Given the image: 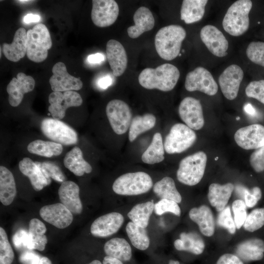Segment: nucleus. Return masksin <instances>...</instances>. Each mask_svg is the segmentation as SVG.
Instances as JSON below:
<instances>
[{"mask_svg":"<svg viewBox=\"0 0 264 264\" xmlns=\"http://www.w3.org/2000/svg\"><path fill=\"white\" fill-rule=\"evenodd\" d=\"M207 0H184L180 10V19L187 24L200 21L203 17Z\"/></svg>","mask_w":264,"mask_h":264,"instance_id":"obj_32","label":"nucleus"},{"mask_svg":"<svg viewBox=\"0 0 264 264\" xmlns=\"http://www.w3.org/2000/svg\"><path fill=\"white\" fill-rule=\"evenodd\" d=\"M106 54L113 75L121 76L128 64L127 55L123 45L115 40H109L106 45Z\"/></svg>","mask_w":264,"mask_h":264,"instance_id":"obj_21","label":"nucleus"},{"mask_svg":"<svg viewBox=\"0 0 264 264\" xmlns=\"http://www.w3.org/2000/svg\"><path fill=\"white\" fill-rule=\"evenodd\" d=\"M154 211L159 216L166 212L172 213L177 216L181 214V210L177 203L167 199H161L154 204Z\"/></svg>","mask_w":264,"mask_h":264,"instance_id":"obj_45","label":"nucleus"},{"mask_svg":"<svg viewBox=\"0 0 264 264\" xmlns=\"http://www.w3.org/2000/svg\"><path fill=\"white\" fill-rule=\"evenodd\" d=\"M218 158H219V157H218V156L216 157L215 158V160H217L218 159Z\"/></svg>","mask_w":264,"mask_h":264,"instance_id":"obj_64","label":"nucleus"},{"mask_svg":"<svg viewBox=\"0 0 264 264\" xmlns=\"http://www.w3.org/2000/svg\"><path fill=\"white\" fill-rule=\"evenodd\" d=\"M48 102L50 105L48 110L53 118L61 120L65 117L67 108L81 106L83 100L78 92L70 90L64 93L58 91L51 92L48 96Z\"/></svg>","mask_w":264,"mask_h":264,"instance_id":"obj_11","label":"nucleus"},{"mask_svg":"<svg viewBox=\"0 0 264 264\" xmlns=\"http://www.w3.org/2000/svg\"><path fill=\"white\" fill-rule=\"evenodd\" d=\"M245 94L264 104V80L251 82L245 88Z\"/></svg>","mask_w":264,"mask_h":264,"instance_id":"obj_48","label":"nucleus"},{"mask_svg":"<svg viewBox=\"0 0 264 264\" xmlns=\"http://www.w3.org/2000/svg\"><path fill=\"white\" fill-rule=\"evenodd\" d=\"M243 77L242 68L235 64L228 66L221 73L219 78V83L226 98L232 100L237 97Z\"/></svg>","mask_w":264,"mask_h":264,"instance_id":"obj_15","label":"nucleus"},{"mask_svg":"<svg viewBox=\"0 0 264 264\" xmlns=\"http://www.w3.org/2000/svg\"><path fill=\"white\" fill-rule=\"evenodd\" d=\"M53 75L49 82L53 91L65 92L78 90L83 87V82L79 78L70 75L63 62H58L52 67Z\"/></svg>","mask_w":264,"mask_h":264,"instance_id":"obj_14","label":"nucleus"},{"mask_svg":"<svg viewBox=\"0 0 264 264\" xmlns=\"http://www.w3.org/2000/svg\"><path fill=\"white\" fill-rule=\"evenodd\" d=\"M217 224L227 229L230 234H233L235 233L236 227L229 206L225 207L222 211L220 212L218 216Z\"/></svg>","mask_w":264,"mask_h":264,"instance_id":"obj_46","label":"nucleus"},{"mask_svg":"<svg viewBox=\"0 0 264 264\" xmlns=\"http://www.w3.org/2000/svg\"><path fill=\"white\" fill-rule=\"evenodd\" d=\"M18 2H20L21 3H26V2H30V1H33V0H18Z\"/></svg>","mask_w":264,"mask_h":264,"instance_id":"obj_62","label":"nucleus"},{"mask_svg":"<svg viewBox=\"0 0 264 264\" xmlns=\"http://www.w3.org/2000/svg\"><path fill=\"white\" fill-rule=\"evenodd\" d=\"M164 147L160 133H155L152 141L142 155V161L148 164L159 163L164 159Z\"/></svg>","mask_w":264,"mask_h":264,"instance_id":"obj_35","label":"nucleus"},{"mask_svg":"<svg viewBox=\"0 0 264 264\" xmlns=\"http://www.w3.org/2000/svg\"><path fill=\"white\" fill-rule=\"evenodd\" d=\"M178 113L181 120L192 130H199L204 126L202 107L199 100L186 97L180 103Z\"/></svg>","mask_w":264,"mask_h":264,"instance_id":"obj_13","label":"nucleus"},{"mask_svg":"<svg viewBox=\"0 0 264 264\" xmlns=\"http://www.w3.org/2000/svg\"><path fill=\"white\" fill-rule=\"evenodd\" d=\"M35 85V80L32 76L23 72L18 73L17 78L13 77L6 87L9 104L14 107L19 106L24 94L32 91Z\"/></svg>","mask_w":264,"mask_h":264,"instance_id":"obj_19","label":"nucleus"},{"mask_svg":"<svg viewBox=\"0 0 264 264\" xmlns=\"http://www.w3.org/2000/svg\"><path fill=\"white\" fill-rule=\"evenodd\" d=\"M52 45L49 32L44 24L38 23L27 31L26 55L31 61L36 63L44 61Z\"/></svg>","mask_w":264,"mask_h":264,"instance_id":"obj_4","label":"nucleus"},{"mask_svg":"<svg viewBox=\"0 0 264 264\" xmlns=\"http://www.w3.org/2000/svg\"><path fill=\"white\" fill-rule=\"evenodd\" d=\"M91 18L93 23L99 27L112 25L117 20L119 8L114 0H93Z\"/></svg>","mask_w":264,"mask_h":264,"instance_id":"obj_12","label":"nucleus"},{"mask_svg":"<svg viewBox=\"0 0 264 264\" xmlns=\"http://www.w3.org/2000/svg\"><path fill=\"white\" fill-rule=\"evenodd\" d=\"M216 264H244V263L237 255L225 253L218 258Z\"/></svg>","mask_w":264,"mask_h":264,"instance_id":"obj_53","label":"nucleus"},{"mask_svg":"<svg viewBox=\"0 0 264 264\" xmlns=\"http://www.w3.org/2000/svg\"><path fill=\"white\" fill-rule=\"evenodd\" d=\"M207 155L202 151L198 152L183 158L176 172L177 180L182 184L194 186L203 176L207 163Z\"/></svg>","mask_w":264,"mask_h":264,"instance_id":"obj_5","label":"nucleus"},{"mask_svg":"<svg viewBox=\"0 0 264 264\" xmlns=\"http://www.w3.org/2000/svg\"><path fill=\"white\" fill-rule=\"evenodd\" d=\"M126 231L133 246L140 250H145L149 247L150 239L146 228L130 221L126 225Z\"/></svg>","mask_w":264,"mask_h":264,"instance_id":"obj_40","label":"nucleus"},{"mask_svg":"<svg viewBox=\"0 0 264 264\" xmlns=\"http://www.w3.org/2000/svg\"><path fill=\"white\" fill-rule=\"evenodd\" d=\"M156 123V118L151 113L137 115L132 120L129 128V139L133 142L141 133L153 128Z\"/></svg>","mask_w":264,"mask_h":264,"instance_id":"obj_36","label":"nucleus"},{"mask_svg":"<svg viewBox=\"0 0 264 264\" xmlns=\"http://www.w3.org/2000/svg\"><path fill=\"white\" fill-rule=\"evenodd\" d=\"M246 54L251 62L264 67V42H251L247 47Z\"/></svg>","mask_w":264,"mask_h":264,"instance_id":"obj_44","label":"nucleus"},{"mask_svg":"<svg viewBox=\"0 0 264 264\" xmlns=\"http://www.w3.org/2000/svg\"><path fill=\"white\" fill-rule=\"evenodd\" d=\"M243 110L247 114L251 116L256 114V110L250 103L245 104L243 106Z\"/></svg>","mask_w":264,"mask_h":264,"instance_id":"obj_58","label":"nucleus"},{"mask_svg":"<svg viewBox=\"0 0 264 264\" xmlns=\"http://www.w3.org/2000/svg\"><path fill=\"white\" fill-rule=\"evenodd\" d=\"M39 213L44 220L59 229L68 227L73 221L72 213L61 203L44 206Z\"/></svg>","mask_w":264,"mask_h":264,"instance_id":"obj_20","label":"nucleus"},{"mask_svg":"<svg viewBox=\"0 0 264 264\" xmlns=\"http://www.w3.org/2000/svg\"><path fill=\"white\" fill-rule=\"evenodd\" d=\"M104 250L107 256L122 262L130 260L132 256L131 247L123 238H114L110 240L105 243Z\"/></svg>","mask_w":264,"mask_h":264,"instance_id":"obj_34","label":"nucleus"},{"mask_svg":"<svg viewBox=\"0 0 264 264\" xmlns=\"http://www.w3.org/2000/svg\"><path fill=\"white\" fill-rule=\"evenodd\" d=\"M261 197V190L258 187H254L251 190L245 189L244 191L245 203L249 208L255 206Z\"/></svg>","mask_w":264,"mask_h":264,"instance_id":"obj_50","label":"nucleus"},{"mask_svg":"<svg viewBox=\"0 0 264 264\" xmlns=\"http://www.w3.org/2000/svg\"><path fill=\"white\" fill-rule=\"evenodd\" d=\"M26 33L25 28L20 27L15 33L12 43H3L2 51L9 61L17 62L26 54Z\"/></svg>","mask_w":264,"mask_h":264,"instance_id":"obj_25","label":"nucleus"},{"mask_svg":"<svg viewBox=\"0 0 264 264\" xmlns=\"http://www.w3.org/2000/svg\"><path fill=\"white\" fill-rule=\"evenodd\" d=\"M249 162L256 172L264 171V146L255 149L250 155Z\"/></svg>","mask_w":264,"mask_h":264,"instance_id":"obj_49","label":"nucleus"},{"mask_svg":"<svg viewBox=\"0 0 264 264\" xmlns=\"http://www.w3.org/2000/svg\"><path fill=\"white\" fill-rule=\"evenodd\" d=\"M197 135L195 132L182 123L174 125L165 137L164 147L169 154L184 152L195 142Z\"/></svg>","mask_w":264,"mask_h":264,"instance_id":"obj_7","label":"nucleus"},{"mask_svg":"<svg viewBox=\"0 0 264 264\" xmlns=\"http://www.w3.org/2000/svg\"><path fill=\"white\" fill-rule=\"evenodd\" d=\"M179 237L180 239L174 242V246L176 250L187 251L197 255L203 252L204 242L201 237L196 232H182Z\"/></svg>","mask_w":264,"mask_h":264,"instance_id":"obj_30","label":"nucleus"},{"mask_svg":"<svg viewBox=\"0 0 264 264\" xmlns=\"http://www.w3.org/2000/svg\"><path fill=\"white\" fill-rule=\"evenodd\" d=\"M40 259L38 254L31 251L23 252L19 258L22 264H39Z\"/></svg>","mask_w":264,"mask_h":264,"instance_id":"obj_52","label":"nucleus"},{"mask_svg":"<svg viewBox=\"0 0 264 264\" xmlns=\"http://www.w3.org/2000/svg\"><path fill=\"white\" fill-rule=\"evenodd\" d=\"M14 253L4 229L0 227V264H11Z\"/></svg>","mask_w":264,"mask_h":264,"instance_id":"obj_43","label":"nucleus"},{"mask_svg":"<svg viewBox=\"0 0 264 264\" xmlns=\"http://www.w3.org/2000/svg\"><path fill=\"white\" fill-rule=\"evenodd\" d=\"M186 36V31L179 25L172 24L160 28L154 38L157 54L165 60L175 59L179 54L182 43Z\"/></svg>","mask_w":264,"mask_h":264,"instance_id":"obj_2","label":"nucleus"},{"mask_svg":"<svg viewBox=\"0 0 264 264\" xmlns=\"http://www.w3.org/2000/svg\"><path fill=\"white\" fill-rule=\"evenodd\" d=\"M252 6L249 0H239L228 9L222 21L224 30L233 36L244 33L249 26V13Z\"/></svg>","mask_w":264,"mask_h":264,"instance_id":"obj_3","label":"nucleus"},{"mask_svg":"<svg viewBox=\"0 0 264 264\" xmlns=\"http://www.w3.org/2000/svg\"><path fill=\"white\" fill-rule=\"evenodd\" d=\"M202 42L214 55L223 57L227 55L228 42L223 33L216 26L206 25L200 32Z\"/></svg>","mask_w":264,"mask_h":264,"instance_id":"obj_17","label":"nucleus"},{"mask_svg":"<svg viewBox=\"0 0 264 264\" xmlns=\"http://www.w3.org/2000/svg\"><path fill=\"white\" fill-rule=\"evenodd\" d=\"M133 19L134 25L127 29L128 36L132 39L139 37L144 32L152 30L154 26L153 15L146 7L141 6L138 8L133 15Z\"/></svg>","mask_w":264,"mask_h":264,"instance_id":"obj_23","label":"nucleus"},{"mask_svg":"<svg viewBox=\"0 0 264 264\" xmlns=\"http://www.w3.org/2000/svg\"><path fill=\"white\" fill-rule=\"evenodd\" d=\"M41 17L39 15L33 14H28L23 18V22L26 23L36 22L40 21Z\"/></svg>","mask_w":264,"mask_h":264,"instance_id":"obj_56","label":"nucleus"},{"mask_svg":"<svg viewBox=\"0 0 264 264\" xmlns=\"http://www.w3.org/2000/svg\"><path fill=\"white\" fill-rule=\"evenodd\" d=\"M46 231L45 225L42 221L36 218L31 219L29 223L28 249L43 251L47 243Z\"/></svg>","mask_w":264,"mask_h":264,"instance_id":"obj_33","label":"nucleus"},{"mask_svg":"<svg viewBox=\"0 0 264 264\" xmlns=\"http://www.w3.org/2000/svg\"><path fill=\"white\" fill-rule=\"evenodd\" d=\"M190 219L198 226L200 232L204 236L211 237L215 232V220L210 208L205 205L192 208L189 213Z\"/></svg>","mask_w":264,"mask_h":264,"instance_id":"obj_24","label":"nucleus"},{"mask_svg":"<svg viewBox=\"0 0 264 264\" xmlns=\"http://www.w3.org/2000/svg\"><path fill=\"white\" fill-rule=\"evenodd\" d=\"M124 221V218L120 213H109L94 220L90 227V232L96 237H109L119 230Z\"/></svg>","mask_w":264,"mask_h":264,"instance_id":"obj_18","label":"nucleus"},{"mask_svg":"<svg viewBox=\"0 0 264 264\" xmlns=\"http://www.w3.org/2000/svg\"><path fill=\"white\" fill-rule=\"evenodd\" d=\"M13 242L15 247L18 249L26 248L29 245L28 233L24 230L21 229L16 232L13 237Z\"/></svg>","mask_w":264,"mask_h":264,"instance_id":"obj_51","label":"nucleus"},{"mask_svg":"<svg viewBox=\"0 0 264 264\" xmlns=\"http://www.w3.org/2000/svg\"><path fill=\"white\" fill-rule=\"evenodd\" d=\"M19 168L22 174L29 178L35 191H41L50 184L35 162L30 158L24 157L21 160L19 163Z\"/></svg>","mask_w":264,"mask_h":264,"instance_id":"obj_27","label":"nucleus"},{"mask_svg":"<svg viewBox=\"0 0 264 264\" xmlns=\"http://www.w3.org/2000/svg\"><path fill=\"white\" fill-rule=\"evenodd\" d=\"M35 163L50 184L51 182V178L62 183L66 181L64 174L56 163L51 161L42 162L36 161Z\"/></svg>","mask_w":264,"mask_h":264,"instance_id":"obj_41","label":"nucleus"},{"mask_svg":"<svg viewBox=\"0 0 264 264\" xmlns=\"http://www.w3.org/2000/svg\"><path fill=\"white\" fill-rule=\"evenodd\" d=\"M234 185L227 183L224 185L212 183L209 187L208 198L210 204L218 212L222 211L226 207L232 192Z\"/></svg>","mask_w":264,"mask_h":264,"instance_id":"obj_28","label":"nucleus"},{"mask_svg":"<svg viewBox=\"0 0 264 264\" xmlns=\"http://www.w3.org/2000/svg\"><path fill=\"white\" fill-rule=\"evenodd\" d=\"M112 83V78L109 75H106L98 80V86L101 88L106 89L111 85Z\"/></svg>","mask_w":264,"mask_h":264,"instance_id":"obj_54","label":"nucleus"},{"mask_svg":"<svg viewBox=\"0 0 264 264\" xmlns=\"http://www.w3.org/2000/svg\"><path fill=\"white\" fill-rule=\"evenodd\" d=\"M264 225V208H257L247 216L243 227L246 231L252 232L259 229Z\"/></svg>","mask_w":264,"mask_h":264,"instance_id":"obj_42","label":"nucleus"},{"mask_svg":"<svg viewBox=\"0 0 264 264\" xmlns=\"http://www.w3.org/2000/svg\"><path fill=\"white\" fill-rule=\"evenodd\" d=\"M41 128L46 137L56 143L71 145L77 142L76 132L71 127L59 120L45 118L41 122Z\"/></svg>","mask_w":264,"mask_h":264,"instance_id":"obj_9","label":"nucleus"},{"mask_svg":"<svg viewBox=\"0 0 264 264\" xmlns=\"http://www.w3.org/2000/svg\"><path fill=\"white\" fill-rule=\"evenodd\" d=\"M153 185L149 175L143 172H136L119 176L114 181L112 189L118 195L135 196L148 192Z\"/></svg>","mask_w":264,"mask_h":264,"instance_id":"obj_6","label":"nucleus"},{"mask_svg":"<svg viewBox=\"0 0 264 264\" xmlns=\"http://www.w3.org/2000/svg\"><path fill=\"white\" fill-rule=\"evenodd\" d=\"M79 192L78 185L70 180L62 182L58 190V195L61 203L75 215L81 214L83 210Z\"/></svg>","mask_w":264,"mask_h":264,"instance_id":"obj_22","label":"nucleus"},{"mask_svg":"<svg viewBox=\"0 0 264 264\" xmlns=\"http://www.w3.org/2000/svg\"><path fill=\"white\" fill-rule=\"evenodd\" d=\"M102 264H123L122 262V261H120L119 260L107 255L104 258Z\"/></svg>","mask_w":264,"mask_h":264,"instance_id":"obj_57","label":"nucleus"},{"mask_svg":"<svg viewBox=\"0 0 264 264\" xmlns=\"http://www.w3.org/2000/svg\"><path fill=\"white\" fill-rule=\"evenodd\" d=\"M185 88L189 91H199L210 96L215 95L218 90L211 73L201 66L196 67L187 74Z\"/></svg>","mask_w":264,"mask_h":264,"instance_id":"obj_10","label":"nucleus"},{"mask_svg":"<svg viewBox=\"0 0 264 264\" xmlns=\"http://www.w3.org/2000/svg\"><path fill=\"white\" fill-rule=\"evenodd\" d=\"M65 166L75 176H82L92 171L91 165L83 158V153L78 147H74L67 152L64 159Z\"/></svg>","mask_w":264,"mask_h":264,"instance_id":"obj_29","label":"nucleus"},{"mask_svg":"<svg viewBox=\"0 0 264 264\" xmlns=\"http://www.w3.org/2000/svg\"><path fill=\"white\" fill-rule=\"evenodd\" d=\"M180 76L178 69L170 64H164L155 68H146L139 74L138 82L144 88L163 91L172 90Z\"/></svg>","mask_w":264,"mask_h":264,"instance_id":"obj_1","label":"nucleus"},{"mask_svg":"<svg viewBox=\"0 0 264 264\" xmlns=\"http://www.w3.org/2000/svg\"><path fill=\"white\" fill-rule=\"evenodd\" d=\"M237 144L245 150L257 149L264 146V126L252 124L241 128L234 134Z\"/></svg>","mask_w":264,"mask_h":264,"instance_id":"obj_16","label":"nucleus"},{"mask_svg":"<svg viewBox=\"0 0 264 264\" xmlns=\"http://www.w3.org/2000/svg\"><path fill=\"white\" fill-rule=\"evenodd\" d=\"M87 264H102L100 261L97 260H95Z\"/></svg>","mask_w":264,"mask_h":264,"instance_id":"obj_60","label":"nucleus"},{"mask_svg":"<svg viewBox=\"0 0 264 264\" xmlns=\"http://www.w3.org/2000/svg\"><path fill=\"white\" fill-rule=\"evenodd\" d=\"M105 60V56L100 53H97L89 55L88 61L90 64H99Z\"/></svg>","mask_w":264,"mask_h":264,"instance_id":"obj_55","label":"nucleus"},{"mask_svg":"<svg viewBox=\"0 0 264 264\" xmlns=\"http://www.w3.org/2000/svg\"><path fill=\"white\" fill-rule=\"evenodd\" d=\"M106 112L110 125L118 135L126 133L130 128L132 118V110L124 101L119 99L110 101Z\"/></svg>","mask_w":264,"mask_h":264,"instance_id":"obj_8","label":"nucleus"},{"mask_svg":"<svg viewBox=\"0 0 264 264\" xmlns=\"http://www.w3.org/2000/svg\"><path fill=\"white\" fill-rule=\"evenodd\" d=\"M236 119L237 120H239L240 119V117H237Z\"/></svg>","mask_w":264,"mask_h":264,"instance_id":"obj_63","label":"nucleus"},{"mask_svg":"<svg viewBox=\"0 0 264 264\" xmlns=\"http://www.w3.org/2000/svg\"><path fill=\"white\" fill-rule=\"evenodd\" d=\"M235 252L243 262L260 261L264 256V242L257 238L245 240L238 244Z\"/></svg>","mask_w":264,"mask_h":264,"instance_id":"obj_26","label":"nucleus"},{"mask_svg":"<svg viewBox=\"0 0 264 264\" xmlns=\"http://www.w3.org/2000/svg\"><path fill=\"white\" fill-rule=\"evenodd\" d=\"M17 194L14 176L7 168L0 166V201L5 206L11 204Z\"/></svg>","mask_w":264,"mask_h":264,"instance_id":"obj_31","label":"nucleus"},{"mask_svg":"<svg viewBox=\"0 0 264 264\" xmlns=\"http://www.w3.org/2000/svg\"><path fill=\"white\" fill-rule=\"evenodd\" d=\"M39 264H52L51 261L46 257L41 258Z\"/></svg>","mask_w":264,"mask_h":264,"instance_id":"obj_59","label":"nucleus"},{"mask_svg":"<svg viewBox=\"0 0 264 264\" xmlns=\"http://www.w3.org/2000/svg\"><path fill=\"white\" fill-rule=\"evenodd\" d=\"M27 150L31 154L51 157L59 155L62 153L63 146L55 142L38 139L28 145Z\"/></svg>","mask_w":264,"mask_h":264,"instance_id":"obj_39","label":"nucleus"},{"mask_svg":"<svg viewBox=\"0 0 264 264\" xmlns=\"http://www.w3.org/2000/svg\"><path fill=\"white\" fill-rule=\"evenodd\" d=\"M168 264H180L178 261L171 260Z\"/></svg>","mask_w":264,"mask_h":264,"instance_id":"obj_61","label":"nucleus"},{"mask_svg":"<svg viewBox=\"0 0 264 264\" xmlns=\"http://www.w3.org/2000/svg\"><path fill=\"white\" fill-rule=\"evenodd\" d=\"M232 210L236 228L240 229L243 226L247 216L245 202L241 199L235 200L232 203Z\"/></svg>","mask_w":264,"mask_h":264,"instance_id":"obj_47","label":"nucleus"},{"mask_svg":"<svg viewBox=\"0 0 264 264\" xmlns=\"http://www.w3.org/2000/svg\"><path fill=\"white\" fill-rule=\"evenodd\" d=\"M154 192L161 199H167L180 203L181 195L176 188L174 179L166 176L156 182L153 186Z\"/></svg>","mask_w":264,"mask_h":264,"instance_id":"obj_37","label":"nucleus"},{"mask_svg":"<svg viewBox=\"0 0 264 264\" xmlns=\"http://www.w3.org/2000/svg\"><path fill=\"white\" fill-rule=\"evenodd\" d=\"M153 200L134 206L127 216L132 222L141 227L146 228L149 224L150 218L154 210Z\"/></svg>","mask_w":264,"mask_h":264,"instance_id":"obj_38","label":"nucleus"}]
</instances>
